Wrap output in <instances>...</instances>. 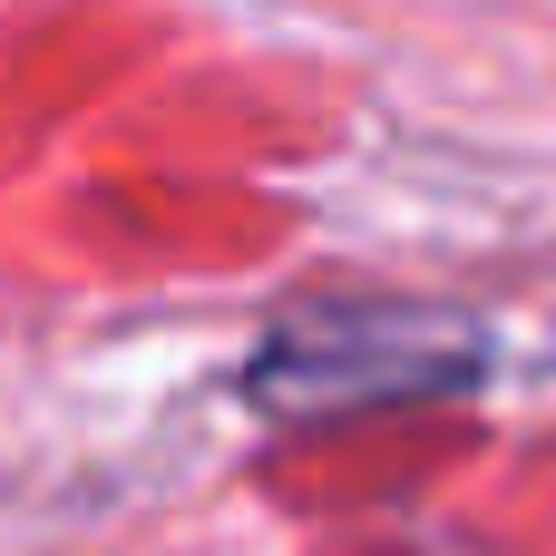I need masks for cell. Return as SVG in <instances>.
<instances>
[{
	"label": "cell",
	"mask_w": 556,
	"mask_h": 556,
	"mask_svg": "<svg viewBox=\"0 0 556 556\" xmlns=\"http://www.w3.org/2000/svg\"><path fill=\"white\" fill-rule=\"evenodd\" d=\"M479 371V332L450 313H313L254 352V391L274 410H362L401 391H459Z\"/></svg>",
	"instance_id": "1"
}]
</instances>
